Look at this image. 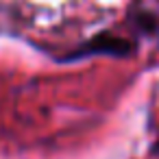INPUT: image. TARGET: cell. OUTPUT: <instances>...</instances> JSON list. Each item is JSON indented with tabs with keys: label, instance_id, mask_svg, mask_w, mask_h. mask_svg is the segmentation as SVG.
Segmentation results:
<instances>
[{
	"label": "cell",
	"instance_id": "6da1fadb",
	"mask_svg": "<svg viewBox=\"0 0 159 159\" xmlns=\"http://www.w3.org/2000/svg\"><path fill=\"white\" fill-rule=\"evenodd\" d=\"M135 52V46L131 39L126 37H120V35H113L109 31H102L89 39H85L79 48H74L72 52L59 57L61 63H70V61H81V59H89V57H118V59H124V57H131Z\"/></svg>",
	"mask_w": 159,
	"mask_h": 159
},
{
	"label": "cell",
	"instance_id": "7a4b0ae2",
	"mask_svg": "<svg viewBox=\"0 0 159 159\" xmlns=\"http://www.w3.org/2000/svg\"><path fill=\"white\" fill-rule=\"evenodd\" d=\"M150 152H152V155H159V137L152 142V148H150Z\"/></svg>",
	"mask_w": 159,
	"mask_h": 159
}]
</instances>
